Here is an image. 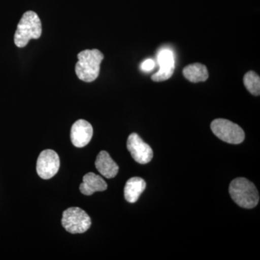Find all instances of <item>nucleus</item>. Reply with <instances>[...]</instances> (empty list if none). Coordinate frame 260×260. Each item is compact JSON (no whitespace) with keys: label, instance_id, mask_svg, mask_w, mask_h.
Instances as JSON below:
<instances>
[{"label":"nucleus","instance_id":"1","mask_svg":"<svg viewBox=\"0 0 260 260\" xmlns=\"http://www.w3.org/2000/svg\"><path fill=\"white\" fill-rule=\"evenodd\" d=\"M78 58L75 73L78 78L87 83L96 80L100 73L104 54L98 49H86L80 52Z\"/></svg>","mask_w":260,"mask_h":260},{"label":"nucleus","instance_id":"2","mask_svg":"<svg viewBox=\"0 0 260 260\" xmlns=\"http://www.w3.org/2000/svg\"><path fill=\"white\" fill-rule=\"evenodd\" d=\"M229 193L239 206L246 209L255 208L259 203V192L255 185L245 178H237L231 182Z\"/></svg>","mask_w":260,"mask_h":260},{"label":"nucleus","instance_id":"3","mask_svg":"<svg viewBox=\"0 0 260 260\" xmlns=\"http://www.w3.org/2000/svg\"><path fill=\"white\" fill-rule=\"evenodd\" d=\"M42 32V22L39 15L34 11L26 12L18 24L15 34V44L19 48L25 47L31 39H39Z\"/></svg>","mask_w":260,"mask_h":260},{"label":"nucleus","instance_id":"4","mask_svg":"<svg viewBox=\"0 0 260 260\" xmlns=\"http://www.w3.org/2000/svg\"><path fill=\"white\" fill-rule=\"evenodd\" d=\"M210 128L215 136L230 144H240L245 138L244 130L238 124L224 119L212 121Z\"/></svg>","mask_w":260,"mask_h":260},{"label":"nucleus","instance_id":"5","mask_svg":"<svg viewBox=\"0 0 260 260\" xmlns=\"http://www.w3.org/2000/svg\"><path fill=\"white\" fill-rule=\"evenodd\" d=\"M61 224L67 232L73 234H83L90 229L91 219L80 208H70L63 212Z\"/></svg>","mask_w":260,"mask_h":260},{"label":"nucleus","instance_id":"6","mask_svg":"<svg viewBox=\"0 0 260 260\" xmlns=\"http://www.w3.org/2000/svg\"><path fill=\"white\" fill-rule=\"evenodd\" d=\"M60 167L59 155L54 150H43L39 155L37 162L38 175L43 179H49L57 174Z\"/></svg>","mask_w":260,"mask_h":260},{"label":"nucleus","instance_id":"7","mask_svg":"<svg viewBox=\"0 0 260 260\" xmlns=\"http://www.w3.org/2000/svg\"><path fill=\"white\" fill-rule=\"evenodd\" d=\"M126 147L131 153L132 157L138 164H148L153 158V150L136 133H132L129 135Z\"/></svg>","mask_w":260,"mask_h":260},{"label":"nucleus","instance_id":"8","mask_svg":"<svg viewBox=\"0 0 260 260\" xmlns=\"http://www.w3.org/2000/svg\"><path fill=\"white\" fill-rule=\"evenodd\" d=\"M159 70L152 76L155 82L165 81L171 78L175 70V59L174 53L169 49H162L158 54Z\"/></svg>","mask_w":260,"mask_h":260},{"label":"nucleus","instance_id":"9","mask_svg":"<svg viewBox=\"0 0 260 260\" xmlns=\"http://www.w3.org/2000/svg\"><path fill=\"white\" fill-rule=\"evenodd\" d=\"M93 126L88 121L79 119L75 121L70 132L72 143L77 148H83L90 143L93 137Z\"/></svg>","mask_w":260,"mask_h":260},{"label":"nucleus","instance_id":"10","mask_svg":"<svg viewBox=\"0 0 260 260\" xmlns=\"http://www.w3.org/2000/svg\"><path fill=\"white\" fill-rule=\"evenodd\" d=\"M107 182L102 177L90 172L84 176L83 183L80 186V190L82 194L90 196L96 191L107 190Z\"/></svg>","mask_w":260,"mask_h":260},{"label":"nucleus","instance_id":"11","mask_svg":"<svg viewBox=\"0 0 260 260\" xmlns=\"http://www.w3.org/2000/svg\"><path fill=\"white\" fill-rule=\"evenodd\" d=\"M95 166L98 172L107 179L115 177L119 172V167L116 162L111 158L107 151L104 150L98 155Z\"/></svg>","mask_w":260,"mask_h":260},{"label":"nucleus","instance_id":"12","mask_svg":"<svg viewBox=\"0 0 260 260\" xmlns=\"http://www.w3.org/2000/svg\"><path fill=\"white\" fill-rule=\"evenodd\" d=\"M146 188V182L140 177H133L126 181L124 189V198L128 203H135Z\"/></svg>","mask_w":260,"mask_h":260},{"label":"nucleus","instance_id":"13","mask_svg":"<svg viewBox=\"0 0 260 260\" xmlns=\"http://www.w3.org/2000/svg\"><path fill=\"white\" fill-rule=\"evenodd\" d=\"M183 75L186 79L191 83L204 82L209 77L206 67L200 63H194L185 67L183 70Z\"/></svg>","mask_w":260,"mask_h":260},{"label":"nucleus","instance_id":"14","mask_svg":"<svg viewBox=\"0 0 260 260\" xmlns=\"http://www.w3.org/2000/svg\"><path fill=\"white\" fill-rule=\"evenodd\" d=\"M244 83L246 88L252 95H259L260 78L259 75L254 71H249L244 77Z\"/></svg>","mask_w":260,"mask_h":260},{"label":"nucleus","instance_id":"15","mask_svg":"<svg viewBox=\"0 0 260 260\" xmlns=\"http://www.w3.org/2000/svg\"><path fill=\"white\" fill-rule=\"evenodd\" d=\"M155 67V63L152 59H148L141 64V70L144 72H150Z\"/></svg>","mask_w":260,"mask_h":260}]
</instances>
